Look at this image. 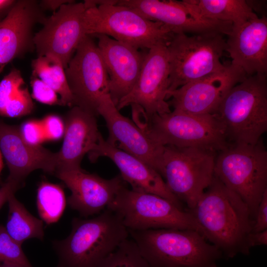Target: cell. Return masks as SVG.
<instances>
[{
  "mask_svg": "<svg viewBox=\"0 0 267 267\" xmlns=\"http://www.w3.org/2000/svg\"><path fill=\"white\" fill-rule=\"evenodd\" d=\"M187 210L200 226L205 238L222 256L232 258L239 254H249L248 238L254 220L249 208L215 175L194 208Z\"/></svg>",
  "mask_w": 267,
  "mask_h": 267,
  "instance_id": "1",
  "label": "cell"
},
{
  "mask_svg": "<svg viewBox=\"0 0 267 267\" xmlns=\"http://www.w3.org/2000/svg\"><path fill=\"white\" fill-rule=\"evenodd\" d=\"M129 236L121 218L109 209L91 219L75 218L70 234L52 242L56 267H98Z\"/></svg>",
  "mask_w": 267,
  "mask_h": 267,
  "instance_id": "2",
  "label": "cell"
},
{
  "mask_svg": "<svg viewBox=\"0 0 267 267\" xmlns=\"http://www.w3.org/2000/svg\"><path fill=\"white\" fill-rule=\"evenodd\" d=\"M149 267H218L221 252L198 231L128 230Z\"/></svg>",
  "mask_w": 267,
  "mask_h": 267,
  "instance_id": "3",
  "label": "cell"
},
{
  "mask_svg": "<svg viewBox=\"0 0 267 267\" xmlns=\"http://www.w3.org/2000/svg\"><path fill=\"white\" fill-rule=\"evenodd\" d=\"M215 113L230 144L257 143L267 130V74L248 76L234 86Z\"/></svg>",
  "mask_w": 267,
  "mask_h": 267,
  "instance_id": "4",
  "label": "cell"
},
{
  "mask_svg": "<svg viewBox=\"0 0 267 267\" xmlns=\"http://www.w3.org/2000/svg\"><path fill=\"white\" fill-rule=\"evenodd\" d=\"M86 7V35H106L138 49H149L168 44L173 34L164 24L149 20L133 9L117 4L118 0H92Z\"/></svg>",
  "mask_w": 267,
  "mask_h": 267,
  "instance_id": "5",
  "label": "cell"
},
{
  "mask_svg": "<svg viewBox=\"0 0 267 267\" xmlns=\"http://www.w3.org/2000/svg\"><path fill=\"white\" fill-rule=\"evenodd\" d=\"M143 117L145 124L139 126L162 146L196 148L216 153L230 144L224 127L215 113L196 115L173 110L149 118Z\"/></svg>",
  "mask_w": 267,
  "mask_h": 267,
  "instance_id": "6",
  "label": "cell"
},
{
  "mask_svg": "<svg viewBox=\"0 0 267 267\" xmlns=\"http://www.w3.org/2000/svg\"><path fill=\"white\" fill-rule=\"evenodd\" d=\"M214 175L244 201L254 220L267 190V151L261 140L255 144L231 143L219 152Z\"/></svg>",
  "mask_w": 267,
  "mask_h": 267,
  "instance_id": "7",
  "label": "cell"
},
{
  "mask_svg": "<svg viewBox=\"0 0 267 267\" xmlns=\"http://www.w3.org/2000/svg\"><path fill=\"white\" fill-rule=\"evenodd\" d=\"M223 36L217 33L174 34L167 44L170 68L168 91L223 71L226 67L221 61L226 50Z\"/></svg>",
  "mask_w": 267,
  "mask_h": 267,
  "instance_id": "8",
  "label": "cell"
},
{
  "mask_svg": "<svg viewBox=\"0 0 267 267\" xmlns=\"http://www.w3.org/2000/svg\"><path fill=\"white\" fill-rule=\"evenodd\" d=\"M216 158L208 150L164 146L159 174L187 210L194 208L211 183Z\"/></svg>",
  "mask_w": 267,
  "mask_h": 267,
  "instance_id": "9",
  "label": "cell"
},
{
  "mask_svg": "<svg viewBox=\"0 0 267 267\" xmlns=\"http://www.w3.org/2000/svg\"><path fill=\"white\" fill-rule=\"evenodd\" d=\"M107 209L119 216L128 230L192 229L203 235L202 228L189 212L155 194L126 187Z\"/></svg>",
  "mask_w": 267,
  "mask_h": 267,
  "instance_id": "10",
  "label": "cell"
},
{
  "mask_svg": "<svg viewBox=\"0 0 267 267\" xmlns=\"http://www.w3.org/2000/svg\"><path fill=\"white\" fill-rule=\"evenodd\" d=\"M93 37H83L65 72L74 106L97 117L101 99L109 94V77Z\"/></svg>",
  "mask_w": 267,
  "mask_h": 267,
  "instance_id": "11",
  "label": "cell"
},
{
  "mask_svg": "<svg viewBox=\"0 0 267 267\" xmlns=\"http://www.w3.org/2000/svg\"><path fill=\"white\" fill-rule=\"evenodd\" d=\"M169 75L167 44L160 43L148 50L133 88L116 107L119 110L128 105H137L146 118L170 112L166 101Z\"/></svg>",
  "mask_w": 267,
  "mask_h": 267,
  "instance_id": "12",
  "label": "cell"
},
{
  "mask_svg": "<svg viewBox=\"0 0 267 267\" xmlns=\"http://www.w3.org/2000/svg\"><path fill=\"white\" fill-rule=\"evenodd\" d=\"M86 9L84 2L72 1L62 5L49 17L44 18L42 28L33 38L38 56L53 55L65 69L86 35Z\"/></svg>",
  "mask_w": 267,
  "mask_h": 267,
  "instance_id": "13",
  "label": "cell"
},
{
  "mask_svg": "<svg viewBox=\"0 0 267 267\" xmlns=\"http://www.w3.org/2000/svg\"><path fill=\"white\" fill-rule=\"evenodd\" d=\"M248 76L231 64L222 71L186 84L167 92L166 99L174 110L204 115L215 113L229 90Z\"/></svg>",
  "mask_w": 267,
  "mask_h": 267,
  "instance_id": "14",
  "label": "cell"
},
{
  "mask_svg": "<svg viewBox=\"0 0 267 267\" xmlns=\"http://www.w3.org/2000/svg\"><path fill=\"white\" fill-rule=\"evenodd\" d=\"M70 190L67 202L83 217L99 214L107 209L127 183L119 174L105 179L95 174L86 173L82 168L57 170L54 173Z\"/></svg>",
  "mask_w": 267,
  "mask_h": 267,
  "instance_id": "15",
  "label": "cell"
},
{
  "mask_svg": "<svg viewBox=\"0 0 267 267\" xmlns=\"http://www.w3.org/2000/svg\"><path fill=\"white\" fill-rule=\"evenodd\" d=\"M98 113L104 118L110 144L140 159L158 173L164 146L154 140L136 123L123 116L109 94L101 99Z\"/></svg>",
  "mask_w": 267,
  "mask_h": 267,
  "instance_id": "16",
  "label": "cell"
},
{
  "mask_svg": "<svg viewBox=\"0 0 267 267\" xmlns=\"http://www.w3.org/2000/svg\"><path fill=\"white\" fill-rule=\"evenodd\" d=\"M117 4L130 7L149 20L162 23L174 34L217 33L227 36L232 27L229 22L198 17L182 1L123 0H118Z\"/></svg>",
  "mask_w": 267,
  "mask_h": 267,
  "instance_id": "17",
  "label": "cell"
},
{
  "mask_svg": "<svg viewBox=\"0 0 267 267\" xmlns=\"http://www.w3.org/2000/svg\"><path fill=\"white\" fill-rule=\"evenodd\" d=\"M0 150L8 166L9 174L6 181L22 185L25 178L33 171L42 170L54 174L57 154L41 145L26 142L19 129L0 122Z\"/></svg>",
  "mask_w": 267,
  "mask_h": 267,
  "instance_id": "18",
  "label": "cell"
},
{
  "mask_svg": "<svg viewBox=\"0 0 267 267\" xmlns=\"http://www.w3.org/2000/svg\"><path fill=\"white\" fill-rule=\"evenodd\" d=\"M92 36L98 39L97 46L109 77V95L116 106L133 88L147 51L106 35Z\"/></svg>",
  "mask_w": 267,
  "mask_h": 267,
  "instance_id": "19",
  "label": "cell"
},
{
  "mask_svg": "<svg viewBox=\"0 0 267 267\" xmlns=\"http://www.w3.org/2000/svg\"><path fill=\"white\" fill-rule=\"evenodd\" d=\"M89 156L92 162L100 157L109 158L119 169L123 179L131 185L132 189L157 195L185 210L184 205L169 190L155 169L140 159L110 144L101 134L96 146Z\"/></svg>",
  "mask_w": 267,
  "mask_h": 267,
  "instance_id": "20",
  "label": "cell"
},
{
  "mask_svg": "<svg viewBox=\"0 0 267 267\" xmlns=\"http://www.w3.org/2000/svg\"><path fill=\"white\" fill-rule=\"evenodd\" d=\"M44 18L35 1H15L0 21V73L13 59L34 46V26Z\"/></svg>",
  "mask_w": 267,
  "mask_h": 267,
  "instance_id": "21",
  "label": "cell"
},
{
  "mask_svg": "<svg viewBox=\"0 0 267 267\" xmlns=\"http://www.w3.org/2000/svg\"><path fill=\"white\" fill-rule=\"evenodd\" d=\"M226 41L231 64L247 76L267 73V18L266 16L232 26Z\"/></svg>",
  "mask_w": 267,
  "mask_h": 267,
  "instance_id": "22",
  "label": "cell"
},
{
  "mask_svg": "<svg viewBox=\"0 0 267 267\" xmlns=\"http://www.w3.org/2000/svg\"><path fill=\"white\" fill-rule=\"evenodd\" d=\"M96 117L76 106L67 113L62 145L57 152L56 171L81 168L83 158L94 149L101 134Z\"/></svg>",
  "mask_w": 267,
  "mask_h": 267,
  "instance_id": "23",
  "label": "cell"
},
{
  "mask_svg": "<svg viewBox=\"0 0 267 267\" xmlns=\"http://www.w3.org/2000/svg\"><path fill=\"white\" fill-rule=\"evenodd\" d=\"M182 2L201 19L229 22L232 26L259 17L245 0H184Z\"/></svg>",
  "mask_w": 267,
  "mask_h": 267,
  "instance_id": "24",
  "label": "cell"
},
{
  "mask_svg": "<svg viewBox=\"0 0 267 267\" xmlns=\"http://www.w3.org/2000/svg\"><path fill=\"white\" fill-rule=\"evenodd\" d=\"M11 193L8 198V215L5 227L8 234L19 243L31 238L42 240L43 221L33 216Z\"/></svg>",
  "mask_w": 267,
  "mask_h": 267,
  "instance_id": "25",
  "label": "cell"
},
{
  "mask_svg": "<svg viewBox=\"0 0 267 267\" xmlns=\"http://www.w3.org/2000/svg\"><path fill=\"white\" fill-rule=\"evenodd\" d=\"M33 74L59 95L61 105L73 107V97L61 61L52 55L38 56L32 61Z\"/></svg>",
  "mask_w": 267,
  "mask_h": 267,
  "instance_id": "26",
  "label": "cell"
},
{
  "mask_svg": "<svg viewBox=\"0 0 267 267\" xmlns=\"http://www.w3.org/2000/svg\"><path fill=\"white\" fill-rule=\"evenodd\" d=\"M66 200L63 189L58 184L43 181L37 194V205L41 220L46 224L59 220L65 210Z\"/></svg>",
  "mask_w": 267,
  "mask_h": 267,
  "instance_id": "27",
  "label": "cell"
},
{
  "mask_svg": "<svg viewBox=\"0 0 267 267\" xmlns=\"http://www.w3.org/2000/svg\"><path fill=\"white\" fill-rule=\"evenodd\" d=\"M98 267H149L131 238L123 241Z\"/></svg>",
  "mask_w": 267,
  "mask_h": 267,
  "instance_id": "28",
  "label": "cell"
},
{
  "mask_svg": "<svg viewBox=\"0 0 267 267\" xmlns=\"http://www.w3.org/2000/svg\"><path fill=\"white\" fill-rule=\"evenodd\" d=\"M21 246L8 234L5 227L0 224V262L33 267Z\"/></svg>",
  "mask_w": 267,
  "mask_h": 267,
  "instance_id": "29",
  "label": "cell"
},
{
  "mask_svg": "<svg viewBox=\"0 0 267 267\" xmlns=\"http://www.w3.org/2000/svg\"><path fill=\"white\" fill-rule=\"evenodd\" d=\"M24 81L20 72L13 69L0 82V115L8 102L24 86Z\"/></svg>",
  "mask_w": 267,
  "mask_h": 267,
  "instance_id": "30",
  "label": "cell"
},
{
  "mask_svg": "<svg viewBox=\"0 0 267 267\" xmlns=\"http://www.w3.org/2000/svg\"><path fill=\"white\" fill-rule=\"evenodd\" d=\"M34 108V103L26 87H22L5 106L1 115L17 118L30 114Z\"/></svg>",
  "mask_w": 267,
  "mask_h": 267,
  "instance_id": "31",
  "label": "cell"
},
{
  "mask_svg": "<svg viewBox=\"0 0 267 267\" xmlns=\"http://www.w3.org/2000/svg\"><path fill=\"white\" fill-rule=\"evenodd\" d=\"M32 96L37 101L49 105H60L61 102L58 94L49 86L35 75L31 79Z\"/></svg>",
  "mask_w": 267,
  "mask_h": 267,
  "instance_id": "32",
  "label": "cell"
},
{
  "mask_svg": "<svg viewBox=\"0 0 267 267\" xmlns=\"http://www.w3.org/2000/svg\"><path fill=\"white\" fill-rule=\"evenodd\" d=\"M19 131L23 139L31 145H41L46 140L41 121H26L21 126Z\"/></svg>",
  "mask_w": 267,
  "mask_h": 267,
  "instance_id": "33",
  "label": "cell"
},
{
  "mask_svg": "<svg viewBox=\"0 0 267 267\" xmlns=\"http://www.w3.org/2000/svg\"><path fill=\"white\" fill-rule=\"evenodd\" d=\"M45 139L56 140L63 137L65 125L58 116L50 115L41 120Z\"/></svg>",
  "mask_w": 267,
  "mask_h": 267,
  "instance_id": "34",
  "label": "cell"
},
{
  "mask_svg": "<svg viewBox=\"0 0 267 267\" xmlns=\"http://www.w3.org/2000/svg\"><path fill=\"white\" fill-rule=\"evenodd\" d=\"M254 221L252 232L267 229V190L264 192L258 205Z\"/></svg>",
  "mask_w": 267,
  "mask_h": 267,
  "instance_id": "35",
  "label": "cell"
},
{
  "mask_svg": "<svg viewBox=\"0 0 267 267\" xmlns=\"http://www.w3.org/2000/svg\"><path fill=\"white\" fill-rule=\"evenodd\" d=\"M21 186L18 184L10 181L6 182L0 188V209L7 202L9 195L15 192Z\"/></svg>",
  "mask_w": 267,
  "mask_h": 267,
  "instance_id": "36",
  "label": "cell"
},
{
  "mask_svg": "<svg viewBox=\"0 0 267 267\" xmlns=\"http://www.w3.org/2000/svg\"><path fill=\"white\" fill-rule=\"evenodd\" d=\"M248 243L251 248L256 246L267 245V229L259 232H252L248 238Z\"/></svg>",
  "mask_w": 267,
  "mask_h": 267,
  "instance_id": "37",
  "label": "cell"
},
{
  "mask_svg": "<svg viewBox=\"0 0 267 267\" xmlns=\"http://www.w3.org/2000/svg\"><path fill=\"white\" fill-rule=\"evenodd\" d=\"M72 1L65 0H44L41 1L40 5L41 8L52 10L54 12L63 4Z\"/></svg>",
  "mask_w": 267,
  "mask_h": 267,
  "instance_id": "38",
  "label": "cell"
},
{
  "mask_svg": "<svg viewBox=\"0 0 267 267\" xmlns=\"http://www.w3.org/2000/svg\"><path fill=\"white\" fill-rule=\"evenodd\" d=\"M246 1L254 12L257 11L258 12H262V10L265 11V1L246 0Z\"/></svg>",
  "mask_w": 267,
  "mask_h": 267,
  "instance_id": "39",
  "label": "cell"
},
{
  "mask_svg": "<svg viewBox=\"0 0 267 267\" xmlns=\"http://www.w3.org/2000/svg\"><path fill=\"white\" fill-rule=\"evenodd\" d=\"M15 1L13 0H0V12L8 11Z\"/></svg>",
  "mask_w": 267,
  "mask_h": 267,
  "instance_id": "40",
  "label": "cell"
},
{
  "mask_svg": "<svg viewBox=\"0 0 267 267\" xmlns=\"http://www.w3.org/2000/svg\"><path fill=\"white\" fill-rule=\"evenodd\" d=\"M0 267H24L15 264L9 263H2Z\"/></svg>",
  "mask_w": 267,
  "mask_h": 267,
  "instance_id": "41",
  "label": "cell"
},
{
  "mask_svg": "<svg viewBox=\"0 0 267 267\" xmlns=\"http://www.w3.org/2000/svg\"><path fill=\"white\" fill-rule=\"evenodd\" d=\"M2 167H3L2 156L0 150V173L2 169Z\"/></svg>",
  "mask_w": 267,
  "mask_h": 267,
  "instance_id": "42",
  "label": "cell"
},
{
  "mask_svg": "<svg viewBox=\"0 0 267 267\" xmlns=\"http://www.w3.org/2000/svg\"><path fill=\"white\" fill-rule=\"evenodd\" d=\"M9 10L7 11L0 12V21L6 16Z\"/></svg>",
  "mask_w": 267,
  "mask_h": 267,
  "instance_id": "43",
  "label": "cell"
},
{
  "mask_svg": "<svg viewBox=\"0 0 267 267\" xmlns=\"http://www.w3.org/2000/svg\"><path fill=\"white\" fill-rule=\"evenodd\" d=\"M1 264H2V263L0 262V267L1 265Z\"/></svg>",
  "mask_w": 267,
  "mask_h": 267,
  "instance_id": "44",
  "label": "cell"
}]
</instances>
